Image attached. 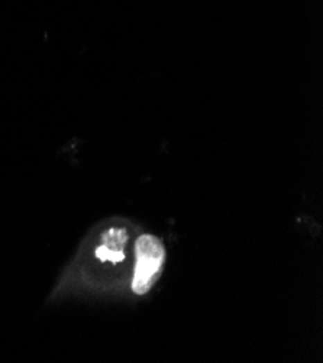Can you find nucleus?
I'll return each instance as SVG.
<instances>
[{"instance_id":"3","label":"nucleus","mask_w":323,"mask_h":363,"mask_svg":"<svg viewBox=\"0 0 323 363\" xmlns=\"http://www.w3.org/2000/svg\"><path fill=\"white\" fill-rule=\"evenodd\" d=\"M96 256H98V259L101 260H110L113 263H118L121 260L125 259V255L123 252H112L109 249H106V247L103 245H101L98 249H96Z\"/></svg>"},{"instance_id":"1","label":"nucleus","mask_w":323,"mask_h":363,"mask_svg":"<svg viewBox=\"0 0 323 363\" xmlns=\"http://www.w3.org/2000/svg\"><path fill=\"white\" fill-rule=\"evenodd\" d=\"M135 255L137 263L132 279V291L135 294H145L150 291L159 276L166 255L164 247L157 238L143 235L137 240Z\"/></svg>"},{"instance_id":"2","label":"nucleus","mask_w":323,"mask_h":363,"mask_svg":"<svg viewBox=\"0 0 323 363\" xmlns=\"http://www.w3.org/2000/svg\"><path fill=\"white\" fill-rule=\"evenodd\" d=\"M128 240L126 230L123 229H109L102 235V245L106 247V249L112 252H123V246Z\"/></svg>"}]
</instances>
